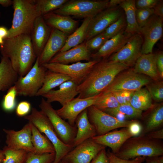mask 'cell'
Segmentation results:
<instances>
[{"mask_svg":"<svg viewBox=\"0 0 163 163\" xmlns=\"http://www.w3.org/2000/svg\"><path fill=\"white\" fill-rule=\"evenodd\" d=\"M129 68L124 64L106 59L100 60L77 85V97L85 98L98 95L110 85L117 75Z\"/></svg>","mask_w":163,"mask_h":163,"instance_id":"cell-1","label":"cell"},{"mask_svg":"<svg viewBox=\"0 0 163 163\" xmlns=\"http://www.w3.org/2000/svg\"><path fill=\"white\" fill-rule=\"evenodd\" d=\"M0 51L2 56L9 59L19 76H24L29 72L37 58L29 34L4 39Z\"/></svg>","mask_w":163,"mask_h":163,"instance_id":"cell-2","label":"cell"},{"mask_svg":"<svg viewBox=\"0 0 163 163\" xmlns=\"http://www.w3.org/2000/svg\"><path fill=\"white\" fill-rule=\"evenodd\" d=\"M12 5L14 12L12 24L6 38L22 34L30 35L38 16L35 0H14Z\"/></svg>","mask_w":163,"mask_h":163,"instance_id":"cell-3","label":"cell"},{"mask_svg":"<svg viewBox=\"0 0 163 163\" xmlns=\"http://www.w3.org/2000/svg\"><path fill=\"white\" fill-rule=\"evenodd\" d=\"M132 137L124 143L117 153L114 154L116 156L127 160L139 156H163V144L157 139L146 136Z\"/></svg>","mask_w":163,"mask_h":163,"instance_id":"cell-4","label":"cell"},{"mask_svg":"<svg viewBox=\"0 0 163 163\" xmlns=\"http://www.w3.org/2000/svg\"><path fill=\"white\" fill-rule=\"evenodd\" d=\"M24 118L34 125L41 133H44L53 145L56 156L53 163H58L74 148L72 145L66 144L60 140L48 118L41 110L39 111L33 108L31 114L25 116Z\"/></svg>","mask_w":163,"mask_h":163,"instance_id":"cell-5","label":"cell"},{"mask_svg":"<svg viewBox=\"0 0 163 163\" xmlns=\"http://www.w3.org/2000/svg\"><path fill=\"white\" fill-rule=\"evenodd\" d=\"M109 0H68L61 7L53 12L56 14L84 18H93L108 8Z\"/></svg>","mask_w":163,"mask_h":163,"instance_id":"cell-6","label":"cell"},{"mask_svg":"<svg viewBox=\"0 0 163 163\" xmlns=\"http://www.w3.org/2000/svg\"><path fill=\"white\" fill-rule=\"evenodd\" d=\"M47 69L39 63V58L29 72L24 76H19L14 85L17 95L36 96L42 87Z\"/></svg>","mask_w":163,"mask_h":163,"instance_id":"cell-7","label":"cell"},{"mask_svg":"<svg viewBox=\"0 0 163 163\" xmlns=\"http://www.w3.org/2000/svg\"><path fill=\"white\" fill-rule=\"evenodd\" d=\"M39 107L48 118L60 140L66 144L73 145L77 133L76 126L71 125L61 118L44 98H42Z\"/></svg>","mask_w":163,"mask_h":163,"instance_id":"cell-8","label":"cell"},{"mask_svg":"<svg viewBox=\"0 0 163 163\" xmlns=\"http://www.w3.org/2000/svg\"><path fill=\"white\" fill-rule=\"evenodd\" d=\"M128 69L120 73L112 83L102 93L119 91H135L151 82L148 77L135 72L133 69Z\"/></svg>","mask_w":163,"mask_h":163,"instance_id":"cell-9","label":"cell"},{"mask_svg":"<svg viewBox=\"0 0 163 163\" xmlns=\"http://www.w3.org/2000/svg\"><path fill=\"white\" fill-rule=\"evenodd\" d=\"M89 121L95 127L97 135H104L111 130L128 127L132 121L120 120L92 105L87 108Z\"/></svg>","mask_w":163,"mask_h":163,"instance_id":"cell-10","label":"cell"},{"mask_svg":"<svg viewBox=\"0 0 163 163\" xmlns=\"http://www.w3.org/2000/svg\"><path fill=\"white\" fill-rule=\"evenodd\" d=\"M101 59H95L85 62H78L70 65L58 62H49L42 66L48 70L69 76L78 85L84 80L93 66Z\"/></svg>","mask_w":163,"mask_h":163,"instance_id":"cell-11","label":"cell"},{"mask_svg":"<svg viewBox=\"0 0 163 163\" xmlns=\"http://www.w3.org/2000/svg\"><path fill=\"white\" fill-rule=\"evenodd\" d=\"M123 13V11L119 5L107 8L98 13L90 21L85 41L101 33Z\"/></svg>","mask_w":163,"mask_h":163,"instance_id":"cell-12","label":"cell"},{"mask_svg":"<svg viewBox=\"0 0 163 163\" xmlns=\"http://www.w3.org/2000/svg\"><path fill=\"white\" fill-rule=\"evenodd\" d=\"M163 20L153 14L140 27L139 33L143 40L141 54L152 53L154 45L162 36Z\"/></svg>","mask_w":163,"mask_h":163,"instance_id":"cell-13","label":"cell"},{"mask_svg":"<svg viewBox=\"0 0 163 163\" xmlns=\"http://www.w3.org/2000/svg\"><path fill=\"white\" fill-rule=\"evenodd\" d=\"M143 40L139 34L131 36L127 43L118 51L113 54L109 60L124 64L129 67L134 65L141 55Z\"/></svg>","mask_w":163,"mask_h":163,"instance_id":"cell-14","label":"cell"},{"mask_svg":"<svg viewBox=\"0 0 163 163\" xmlns=\"http://www.w3.org/2000/svg\"><path fill=\"white\" fill-rule=\"evenodd\" d=\"M105 147L90 139L74 147L62 159L71 163H90Z\"/></svg>","mask_w":163,"mask_h":163,"instance_id":"cell-15","label":"cell"},{"mask_svg":"<svg viewBox=\"0 0 163 163\" xmlns=\"http://www.w3.org/2000/svg\"><path fill=\"white\" fill-rule=\"evenodd\" d=\"M6 134L7 146L14 150H24L28 152L34 153V149L31 141V128L28 122L20 130L3 129Z\"/></svg>","mask_w":163,"mask_h":163,"instance_id":"cell-16","label":"cell"},{"mask_svg":"<svg viewBox=\"0 0 163 163\" xmlns=\"http://www.w3.org/2000/svg\"><path fill=\"white\" fill-rule=\"evenodd\" d=\"M98 95L85 98H75L56 111L63 119L67 120L71 125L75 126L78 116L84 110L94 105Z\"/></svg>","mask_w":163,"mask_h":163,"instance_id":"cell-17","label":"cell"},{"mask_svg":"<svg viewBox=\"0 0 163 163\" xmlns=\"http://www.w3.org/2000/svg\"><path fill=\"white\" fill-rule=\"evenodd\" d=\"M69 35L54 28L39 58L40 66L49 63L65 44Z\"/></svg>","mask_w":163,"mask_h":163,"instance_id":"cell-18","label":"cell"},{"mask_svg":"<svg viewBox=\"0 0 163 163\" xmlns=\"http://www.w3.org/2000/svg\"><path fill=\"white\" fill-rule=\"evenodd\" d=\"M52 28L45 22L43 16H37L30 34L32 43L37 57L41 54L51 34Z\"/></svg>","mask_w":163,"mask_h":163,"instance_id":"cell-19","label":"cell"},{"mask_svg":"<svg viewBox=\"0 0 163 163\" xmlns=\"http://www.w3.org/2000/svg\"><path fill=\"white\" fill-rule=\"evenodd\" d=\"M91 52L87 48L84 41L67 51L58 53L49 62L68 64L83 60L88 62L91 60Z\"/></svg>","mask_w":163,"mask_h":163,"instance_id":"cell-20","label":"cell"},{"mask_svg":"<svg viewBox=\"0 0 163 163\" xmlns=\"http://www.w3.org/2000/svg\"><path fill=\"white\" fill-rule=\"evenodd\" d=\"M133 136L128 128L109 132L92 138L95 142L110 147L113 154L117 153L124 143Z\"/></svg>","mask_w":163,"mask_h":163,"instance_id":"cell-21","label":"cell"},{"mask_svg":"<svg viewBox=\"0 0 163 163\" xmlns=\"http://www.w3.org/2000/svg\"><path fill=\"white\" fill-rule=\"evenodd\" d=\"M77 85L72 80H70L59 85V89H53L42 96L46 99V101L49 103L58 102L62 106L78 95Z\"/></svg>","mask_w":163,"mask_h":163,"instance_id":"cell-22","label":"cell"},{"mask_svg":"<svg viewBox=\"0 0 163 163\" xmlns=\"http://www.w3.org/2000/svg\"><path fill=\"white\" fill-rule=\"evenodd\" d=\"M132 35L122 31L108 39L97 51L91 53V58L95 59H106L112 54L120 50L127 43Z\"/></svg>","mask_w":163,"mask_h":163,"instance_id":"cell-23","label":"cell"},{"mask_svg":"<svg viewBox=\"0 0 163 163\" xmlns=\"http://www.w3.org/2000/svg\"><path fill=\"white\" fill-rule=\"evenodd\" d=\"M46 24L52 28L57 29L69 35L76 29L78 22L70 16L59 14L53 11L43 16Z\"/></svg>","mask_w":163,"mask_h":163,"instance_id":"cell-24","label":"cell"},{"mask_svg":"<svg viewBox=\"0 0 163 163\" xmlns=\"http://www.w3.org/2000/svg\"><path fill=\"white\" fill-rule=\"evenodd\" d=\"M77 127L76 136L74 140L73 148L84 141L97 136L94 126L89 120L87 108L84 110L77 117L75 121Z\"/></svg>","mask_w":163,"mask_h":163,"instance_id":"cell-25","label":"cell"},{"mask_svg":"<svg viewBox=\"0 0 163 163\" xmlns=\"http://www.w3.org/2000/svg\"><path fill=\"white\" fill-rule=\"evenodd\" d=\"M134 65L133 70L137 73L144 74L154 81L160 80L161 78L156 65V54H142Z\"/></svg>","mask_w":163,"mask_h":163,"instance_id":"cell-26","label":"cell"},{"mask_svg":"<svg viewBox=\"0 0 163 163\" xmlns=\"http://www.w3.org/2000/svg\"><path fill=\"white\" fill-rule=\"evenodd\" d=\"M19 77L9 59L2 56L0 62V91L8 90L14 85Z\"/></svg>","mask_w":163,"mask_h":163,"instance_id":"cell-27","label":"cell"},{"mask_svg":"<svg viewBox=\"0 0 163 163\" xmlns=\"http://www.w3.org/2000/svg\"><path fill=\"white\" fill-rule=\"evenodd\" d=\"M119 5L123 11L126 17V26L125 31L132 34H139L140 27L136 18L135 0H123Z\"/></svg>","mask_w":163,"mask_h":163,"instance_id":"cell-28","label":"cell"},{"mask_svg":"<svg viewBox=\"0 0 163 163\" xmlns=\"http://www.w3.org/2000/svg\"><path fill=\"white\" fill-rule=\"evenodd\" d=\"M30 123L31 128V141L34 153L40 154L55 152L53 145L47 137L43 135L34 125Z\"/></svg>","mask_w":163,"mask_h":163,"instance_id":"cell-29","label":"cell"},{"mask_svg":"<svg viewBox=\"0 0 163 163\" xmlns=\"http://www.w3.org/2000/svg\"><path fill=\"white\" fill-rule=\"evenodd\" d=\"M71 80L69 76L61 73L46 70L43 85L36 96H42L64 82Z\"/></svg>","mask_w":163,"mask_h":163,"instance_id":"cell-30","label":"cell"},{"mask_svg":"<svg viewBox=\"0 0 163 163\" xmlns=\"http://www.w3.org/2000/svg\"><path fill=\"white\" fill-rule=\"evenodd\" d=\"M92 18L88 17L84 18L80 26L68 36L65 45L59 52L67 51L84 42Z\"/></svg>","mask_w":163,"mask_h":163,"instance_id":"cell-31","label":"cell"},{"mask_svg":"<svg viewBox=\"0 0 163 163\" xmlns=\"http://www.w3.org/2000/svg\"><path fill=\"white\" fill-rule=\"evenodd\" d=\"M103 111L122 121L142 116V111L135 108L130 104L120 105L117 107L107 109Z\"/></svg>","mask_w":163,"mask_h":163,"instance_id":"cell-32","label":"cell"},{"mask_svg":"<svg viewBox=\"0 0 163 163\" xmlns=\"http://www.w3.org/2000/svg\"><path fill=\"white\" fill-rule=\"evenodd\" d=\"M129 103L135 108L142 111L152 107V97L146 88H142L134 91Z\"/></svg>","mask_w":163,"mask_h":163,"instance_id":"cell-33","label":"cell"},{"mask_svg":"<svg viewBox=\"0 0 163 163\" xmlns=\"http://www.w3.org/2000/svg\"><path fill=\"white\" fill-rule=\"evenodd\" d=\"M68 0H35L37 16L43 15L61 7Z\"/></svg>","mask_w":163,"mask_h":163,"instance_id":"cell-34","label":"cell"},{"mask_svg":"<svg viewBox=\"0 0 163 163\" xmlns=\"http://www.w3.org/2000/svg\"><path fill=\"white\" fill-rule=\"evenodd\" d=\"M5 158L2 163H26L28 152L23 149L14 150L7 146L2 149Z\"/></svg>","mask_w":163,"mask_h":163,"instance_id":"cell-35","label":"cell"},{"mask_svg":"<svg viewBox=\"0 0 163 163\" xmlns=\"http://www.w3.org/2000/svg\"><path fill=\"white\" fill-rule=\"evenodd\" d=\"M119 105L112 93L101 92L98 95L93 105L97 109L104 111L107 109L117 107Z\"/></svg>","mask_w":163,"mask_h":163,"instance_id":"cell-36","label":"cell"},{"mask_svg":"<svg viewBox=\"0 0 163 163\" xmlns=\"http://www.w3.org/2000/svg\"><path fill=\"white\" fill-rule=\"evenodd\" d=\"M163 123V105H157L151 112L146 126L147 131H151L159 127Z\"/></svg>","mask_w":163,"mask_h":163,"instance_id":"cell-37","label":"cell"},{"mask_svg":"<svg viewBox=\"0 0 163 163\" xmlns=\"http://www.w3.org/2000/svg\"><path fill=\"white\" fill-rule=\"evenodd\" d=\"M126 22L124 13L117 20L110 24L102 33L107 39L115 36L122 31L125 30Z\"/></svg>","mask_w":163,"mask_h":163,"instance_id":"cell-38","label":"cell"},{"mask_svg":"<svg viewBox=\"0 0 163 163\" xmlns=\"http://www.w3.org/2000/svg\"><path fill=\"white\" fill-rule=\"evenodd\" d=\"M56 156V152L37 154L29 152L26 163H53Z\"/></svg>","mask_w":163,"mask_h":163,"instance_id":"cell-39","label":"cell"},{"mask_svg":"<svg viewBox=\"0 0 163 163\" xmlns=\"http://www.w3.org/2000/svg\"><path fill=\"white\" fill-rule=\"evenodd\" d=\"M146 89L152 98L158 101L163 100V82L160 80L150 82L146 85Z\"/></svg>","mask_w":163,"mask_h":163,"instance_id":"cell-40","label":"cell"},{"mask_svg":"<svg viewBox=\"0 0 163 163\" xmlns=\"http://www.w3.org/2000/svg\"><path fill=\"white\" fill-rule=\"evenodd\" d=\"M16 96V89L14 85L8 90L6 94L3 97L2 107L5 110L10 111L14 109L16 105L15 98Z\"/></svg>","mask_w":163,"mask_h":163,"instance_id":"cell-41","label":"cell"},{"mask_svg":"<svg viewBox=\"0 0 163 163\" xmlns=\"http://www.w3.org/2000/svg\"><path fill=\"white\" fill-rule=\"evenodd\" d=\"M108 40L101 33L85 42L87 48L91 52L99 50Z\"/></svg>","mask_w":163,"mask_h":163,"instance_id":"cell-42","label":"cell"},{"mask_svg":"<svg viewBox=\"0 0 163 163\" xmlns=\"http://www.w3.org/2000/svg\"><path fill=\"white\" fill-rule=\"evenodd\" d=\"M153 14V8L136 9V18L139 27H142Z\"/></svg>","mask_w":163,"mask_h":163,"instance_id":"cell-43","label":"cell"},{"mask_svg":"<svg viewBox=\"0 0 163 163\" xmlns=\"http://www.w3.org/2000/svg\"><path fill=\"white\" fill-rule=\"evenodd\" d=\"M109 163H143L146 157L139 156L130 160H125L120 158L108 150L106 152Z\"/></svg>","mask_w":163,"mask_h":163,"instance_id":"cell-44","label":"cell"},{"mask_svg":"<svg viewBox=\"0 0 163 163\" xmlns=\"http://www.w3.org/2000/svg\"><path fill=\"white\" fill-rule=\"evenodd\" d=\"M135 91H119L112 92L120 105L130 104V101Z\"/></svg>","mask_w":163,"mask_h":163,"instance_id":"cell-45","label":"cell"},{"mask_svg":"<svg viewBox=\"0 0 163 163\" xmlns=\"http://www.w3.org/2000/svg\"><path fill=\"white\" fill-rule=\"evenodd\" d=\"M31 108L30 104L26 101L19 103L16 109V113L20 117L25 116L29 113Z\"/></svg>","mask_w":163,"mask_h":163,"instance_id":"cell-46","label":"cell"},{"mask_svg":"<svg viewBox=\"0 0 163 163\" xmlns=\"http://www.w3.org/2000/svg\"><path fill=\"white\" fill-rule=\"evenodd\" d=\"M159 0H137L135 1L136 9L153 8Z\"/></svg>","mask_w":163,"mask_h":163,"instance_id":"cell-47","label":"cell"},{"mask_svg":"<svg viewBox=\"0 0 163 163\" xmlns=\"http://www.w3.org/2000/svg\"><path fill=\"white\" fill-rule=\"evenodd\" d=\"M90 163H109L107 155L106 147L103 149Z\"/></svg>","mask_w":163,"mask_h":163,"instance_id":"cell-48","label":"cell"},{"mask_svg":"<svg viewBox=\"0 0 163 163\" xmlns=\"http://www.w3.org/2000/svg\"><path fill=\"white\" fill-rule=\"evenodd\" d=\"M127 128L133 136H136L139 135L141 133L142 129L140 123L135 120H132Z\"/></svg>","mask_w":163,"mask_h":163,"instance_id":"cell-49","label":"cell"},{"mask_svg":"<svg viewBox=\"0 0 163 163\" xmlns=\"http://www.w3.org/2000/svg\"><path fill=\"white\" fill-rule=\"evenodd\" d=\"M156 65L159 75L161 78H163V53L161 51L156 54Z\"/></svg>","mask_w":163,"mask_h":163,"instance_id":"cell-50","label":"cell"},{"mask_svg":"<svg viewBox=\"0 0 163 163\" xmlns=\"http://www.w3.org/2000/svg\"><path fill=\"white\" fill-rule=\"evenodd\" d=\"M154 14L163 18V1L159 0L153 8Z\"/></svg>","mask_w":163,"mask_h":163,"instance_id":"cell-51","label":"cell"},{"mask_svg":"<svg viewBox=\"0 0 163 163\" xmlns=\"http://www.w3.org/2000/svg\"><path fill=\"white\" fill-rule=\"evenodd\" d=\"M146 136L151 139H163V129H162L150 133Z\"/></svg>","mask_w":163,"mask_h":163,"instance_id":"cell-52","label":"cell"},{"mask_svg":"<svg viewBox=\"0 0 163 163\" xmlns=\"http://www.w3.org/2000/svg\"><path fill=\"white\" fill-rule=\"evenodd\" d=\"M146 163H163V156L146 157Z\"/></svg>","mask_w":163,"mask_h":163,"instance_id":"cell-53","label":"cell"},{"mask_svg":"<svg viewBox=\"0 0 163 163\" xmlns=\"http://www.w3.org/2000/svg\"><path fill=\"white\" fill-rule=\"evenodd\" d=\"M8 34V30L4 26H0V36L3 39L6 38Z\"/></svg>","mask_w":163,"mask_h":163,"instance_id":"cell-54","label":"cell"},{"mask_svg":"<svg viewBox=\"0 0 163 163\" xmlns=\"http://www.w3.org/2000/svg\"><path fill=\"white\" fill-rule=\"evenodd\" d=\"M123 0H109L108 8L112 7L119 5Z\"/></svg>","mask_w":163,"mask_h":163,"instance_id":"cell-55","label":"cell"},{"mask_svg":"<svg viewBox=\"0 0 163 163\" xmlns=\"http://www.w3.org/2000/svg\"><path fill=\"white\" fill-rule=\"evenodd\" d=\"M13 4V1L11 0H0V5L4 7H8Z\"/></svg>","mask_w":163,"mask_h":163,"instance_id":"cell-56","label":"cell"},{"mask_svg":"<svg viewBox=\"0 0 163 163\" xmlns=\"http://www.w3.org/2000/svg\"><path fill=\"white\" fill-rule=\"evenodd\" d=\"M4 158L5 155L3 151L2 150L0 149V163H2Z\"/></svg>","mask_w":163,"mask_h":163,"instance_id":"cell-57","label":"cell"},{"mask_svg":"<svg viewBox=\"0 0 163 163\" xmlns=\"http://www.w3.org/2000/svg\"><path fill=\"white\" fill-rule=\"evenodd\" d=\"M58 163H71L66 160L62 159Z\"/></svg>","mask_w":163,"mask_h":163,"instance_id":"cell-58","label":"cell"},{"mask_svg":"<svg viewBox=\"0 0 163 163\" xmlns=\"http://www.w3.org/2000/svg\"><path fill=\"white\" fill-rule=\"evenodd\" d=\"M4 43V39L0 36V46L2 45Z\"/></svg>","mask_w":163,"mask_h":163,"instance_id":"cell-59","label":"cell"},{"mask_svg":"<svg viewBox=\"0 0 163 163\" xmlns=\"http://www.w3.org/2000/svg\"></svg>","mask_w":163,"mask_h":163,"instance_id":"cell-60","label":"cell"}]
</instances>
